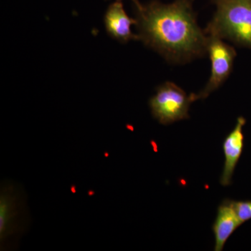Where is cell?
Here are the masks:
<instances>
[{"instance_id":"1","label":"cell","mask_w":251,"mask_h":251,"mask_svg":"<svg viewBox=\"0 0 251 251\" xmlns=\"http://www.w3.org/2000/svg\"><path fill=\"white\" fill-rule=\"evenodd\" d=\"M140 41L166 60L182 64L207 53L208 36L198 25L193 0L152 1L135 7Z\"/></svg>"},{"instance_id":"2","label":"cell","mask_w":251,"mask_h":251,"mask_svg":"<svg viewBox=\"0 0 251 251\" xmlns=\"http://www.w3.org/2000/svg\"><path fill=\"white\" fill-rule=\"evenodd\" d=\"M214 18L204 31L251 50V0H212Z\"/></svg>"},{"instance_id":"3","label":"cell","mask_w":251,"mask_h":251,"mask_svg":"<svg viewBox=\"0 0 251 251\" xmlns=\"http://www.w3.org/2000/svg\"><path fill=\"white\" fill-rule=\"evenodd\" d=\"M191 94L172 82H166L157 88L150 100L153 117L163 125L189 118L188 110L193 103Z\"/></svg>"},{"instance_id":"4","label":"cell","mask_w":251,"mask_h":251,"mask_svg":"<svg viewBox=\"0 0 251 251\" xmlns=\"http://www.w3.org/2000/svg\"><path fill=\"white\" fill-rule=\"evenodd\" d=\"M207 53L211 62V75L204 89L199 93L191 94L193 101L205 99L218 90L227 80L233 68L237 56L235 49L215 35H208Z\"/></svg>"},{"instance_id":"5","label":"cell","mask_w":251,"mask_h":251,"mask_svg":"<svg viewBox=\"0 0 251 251\" xmlns=\"http://www.w3.org/2000/svg\"><path fill=\"white\" fill-rule=\"evenodd\" d=\"M246 123L247 120L244 117H238L235 126L226 136L223 143L225 162L220 179L223 186L232 184L234 173L244 148V127Z\"/></svg>"},{"instance_id":"6","label":"cell","mask_w":251,"mask_h":251,"mask_svg":"<svg viewBox=\"0 0 251 251\" xmlns=\"http://www.w3.org/2000/svg\"><path fill=\"white\" fill-rule=\"evenodd\" d=\"M104 22L109 36L120 42L140 41L138 34H134L131 30V26L135 25L136 20L128 16L121 1H116L108 6Z\"/></svg>"},{"instance_id":"7","label":"cell","mask_w":251,"mask_h":251,"mask_svg":"<svg viewBox=\"0 0 251 251\" xmlns=\"http://www.w3.org/2000/svg\"><path fill=\"white\" fill-rule=\"evenodd\" d=\"M242 224L239 219L231 200H225L218 208L212 229L215 237L214 251H222L227 239Z\"/></svg>"},{"instance_id":"8","label":"cell","mask_w":251,"mask_h":251,"mask_svg":"<svg viewBox=\"0 0 251 251\" xmlns=\"http://www.w3.org/2000/svg\"><path fill=\"white\" fill-rule=\"evenodd\" d=\"M16 199L11 191H1L0 199V237L2 242L8 236L14 233L17 216Z\"/></svg>"},{"instance_id":"9","label":"cell","mask_w":251,"mask_h":251,"mask_svg":"<svg viewBox=\"0 0 251 251\" xmlns=\"http://www.w3.org/2000/svg\"><path fill=\"white\" fill-rule=\"evenodd\" d=\"M232 204L242 224L251 220V201H232Z\"/></svg>"},{"instance_id":"10","label":"cell","mask_w":251,"mask_h":251,"mask_svg":"<svg viewBox=\"0 0 251 251\" xmlns=\"http://www.w3.org/2000/svg\"><path fill=\"white\" fill-rule=\"evenodd\" d=\"M116 1H122V0H116ZM132 1H133V3L135 4V7H140L141 6V4H140L139 0H131Z\"/></svg>"}]
</instances>
